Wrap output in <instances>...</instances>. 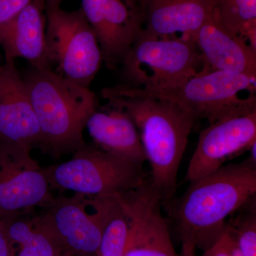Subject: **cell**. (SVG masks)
<instances>
[{
    "label": "cell",
    "mask_w": 256,
    "mask_h": 256,
    "mask_svg": "<svg viewBox=\"0 0 256 256\" xmlns=\"http://www.w3.org/2000/svg\"><path fill=\"white\" fill-rule=\"evenodd\" d=\"M32 149L0 141V220L28 214L55 197Z\"/></svg>",
    "instance_id": "ba28073f"
},
{
    "label": "cell",
    "mask_w": 256,
    "mask_h": 256,
    "mask_svg": "<svg viewBox=\"0 0 256 256\" xmlns=\"http://www.w3.org/2000/svg\"><path fill=\"white\" fill-rule=\"evenodd\" d=\"M45 8V0H33L2 28L0 48L4 50L6 60L23 58L33 68H52L46 55Z\"/></svg>",
    "instance_id": "9a60e30c"
},
{
    "label": "cell",
    "mask_w": 256,
    "mask_h": 256,
    "mask_svg": "<svg viewBox=\"0 0 256 256\" xmlns=\"http://www.w3.org/2000/svg\"><path fill=\"white\" fill-rule=\"evenodd\" d=\"M256 193V164L248 160L224 165L191 182L172 210L182 244V256L205 252L225 230L226 220L246 204Z\"/></svg>",
    "instance_id": "7a4b0ae2"
},
{
    "label": "cell",
    "mask_w": 256,
    "mask_h": 256,
    "mask_svg": "<svg viewBox=\"0 0 256 256\" xmlns=\"http://www.w3.org/2000/svg\"><path fill=\"white\" fill-rule=\"evenodd\" d=\"M40 124L23 78L12 60L0 64V141L40 146Z\"/></svg>",
    "instance_id": "4fadbf2b"
},
{
    "label": "cell",
    "mask_w": 256,
    "mask_h": 256,
    "mask_svg": "<svg viewBox=\"0 0 256 256\" xmlns=\"http://www.w3.org/2000/svg\"><path fill=\"white\" fill-rule=\"evenodd\" d=\"M196 44L203 58V72L222 70L256 78V50L226 31L214 13L200 28Z\"/></svg>",
    "instance_id": "2e32d148"
},
{
    "label": "cell",
    "mask_w": 256,
    "mask_h": 256,
    "mask_svg": "<svg viewBox=\"0 0 256 256\" xmlns=\"http://www.w3.org/2000/svg\"><path fill=\"white\" fill-rule=\"evenodd\" d=\"M256 79L245 74L212 70L202 72L169 88L150 90L134 87L144 95L176 102L196 120L205 119L212 124L256 112V96H240L244 92L254 94Z\"/></svg>",
    "instance_id": "277c9868"
},
{
    "label": "cell",
    "mask_w": 256,
    "mask_h": 256,
    "mask_svg": "<svg viewBox=\"0 0 256 256\" xmlns=\"http://www.w3.org/2000/svg\"><path fill=\"white\" fill-rule=\"evenodd\" d=\"M213 13L226 31L256 50V0H214Z\"/></svg>",
    "instance_id": "ffe728a7"
},
{
    "label": "cell",
    "mask_w": 256,
    "mask_h": 256,
    "mask_svg": "<svg viewBox=\"0 0 256 256\" xmlns=\"http://www.w3.org/2000/svg\"><path fill=\"white\" fill-rule=\"evenodd\" d=\"M229 234L227 230H224L217 242L203 252L202 256H229L228 252Z\"/></svg>",
    "instance_id": "603a6c76"
},
{
    "label": "cell",
    "mask_w": 256,
    "mask_h": 256,
    "mask_svg": "<svg viewBox=\"0 0 256 256\" xmlns=\"http://www.w3.org/2000/svg\"><path fill=\"white\" fill-rule=\"evenodd\" d=\"M214 8V0H149L141 35L196 44L197 34Z\"/></svg>",
    "instance_id": "5bb4252c"
},
{
    "label": "cell",
    "mask_w": 256,
    "mask_h": 256,
    "mask_svg": "<svg viewBox=\"0 0 256 256\" xmlns=\"http://www.w3.org/2000/svg\"><path fill=\"white\" fill-rule=\"evenodd\" d=\"M226 229L233 237L244 256H256V216L255 212L239 216L226 224Z\"/></svg>",
    "instance_id": "44dd1931"
},
{
    "label": "cell",
    "mask_w": 256,
    "mask_h": 256,
    "mask_svg": "<svg viewBox=\"0 0 256 256\" xmlns=\"http://www.w3.org/2000/svg\"><path fill=\"white\" fill-rule=\"evenodd\" d=\"M228 232V230H227ZM229 244H228V252L229 256H244L242 252H240V249L236 244L235 240H234L233 237L229 234Z\"/></svg>",
    "instance_id": "d4e9b609"
},
{
    "label": "cell",
    "mask_w": 256,
    "mask_h": 256,
    "mask_svg": "<svg viewBox=\"0 0 256 256\" xmlns=\"http://www.w3.org/2000/svg\"><path fill=\"white\" fill-rule=\"evenodd\" d=\"M141 1H142V6L144 9V6H146V2H148L149 1V0H141Z\"/></svg>",
    "instance_id": "4316f807"
},
{
    "label": "cell",
    "mask_w": 256,
    "mask_h": 256,
    "mask_svg": "<svg viewBox=\"0 0 256 256\" xmlns=\"http://www.w3.org/2000/svg\"><path fill=\"white\" fill-rule=\"evenodd\" d=\"M47 58L60 75L89 88L100 68L102 56L97 37L84 12L45 8Z\"/></svg>",
    "instance_id": "52a82bcc"
},
{
    "label": "cell",
    "mask_w": 256,
    "mask_h": 256,
    "mask_svg": "<svg viewBox=\"0 0 256 256\" xmlns=\"http://www.w3.org/2000/svg\"><path fill=\"white\" fill-rule=\"evenodd\" d=\"M63 0H45L46 8H60Z\"/></svg>",
    "instance_id": "484cf974"
},
{
    "label": "cell",
    "mask_w": 256,
    "mask_h": 256,
    "mask_svg": "<svg viewBox=\"0 0 256 256\" xmlns=\"http://www.w3.org/2000/svg\"><path fill=\"white\" fill-rule=\"evenodd\" d=\"M32 222L52 238L65 255L97 254L102 228L94 214L88 210L85 196L54 197Z\"/></svg>",
    "instance_id": "8fae6325"
},
{
    "label": "cell",
    "mask_w": 256,
    "mask_h": 256,
    "mask_svg": "<svg viewBox=\"0 0 256 256\" xmlns=\"http://www.w3.org/2000/svg\"><path fill=\"white\" fill-rule=\"evenodd\" d=\"M33 0H0V31Z\"/></svg>",
    "instance_id": "7402d4cb"
},
{
    "label": "cell",
    "mask_w": 256,
    "mask_h": 256,
    "mask_svg": "<svg viewBox=\"0 0 256 256\" xmlns=\"http://www.w3.org/2000/svg\"><path fill=\"white\" fill-rule=\"evenodd\" d=\"M18 216L0 220L5 233L16 248V256H65L50 236L32 218Z\"/></svg>",
    "instance_id": "d6986e66"
},
{
    "label": "cell",
    "mask_w": 256,
    "mask_h": 256,
    "mask_svg": "<svg viewBox=\"0 0 256 256\" xmlns=\"http://www.w3.org/2000/svg\"><path fill=\"white\" fill-rule=\"evenodd\" d=\"M86 128L101 150L140 165L146 161L137 128L124 111L109 105L104 110L97 109Z\"/></svg>",
    "instance_id": "e0dca14e"
},
{
    "label": "cell",
    "mask_w": 256,
    "mask_h": 256,
    "mask_svg": "<svg viewBox=\"0 0 256 256\" xmlns=\"http://www.w3.org/2000/svg\"><path fill=\"white\" fill-rule=\"evenodd\" d=\"M121 64L128 84L150 90L176 86L204 69L196 44L141 34Z\"/></svg>",
    "instance_id": "8992f818"
},
{
    "label": "cell",
    "mask_w": 256,
    "mask_h": 256,
    "mask_svg": "<svg viewBox=\"0 0 256 256\" xmlns=\"http://www.w3.org/2000/svg\"><path fill=\"white\" fill-rule=\"evenodd\" d=\"M0 256H16V248L5 233L0 223Z\"/></svg>",
    "instance_id": "cb8c5ba5"
},
{
    "label": "cell",
    "mask_w": 256,
    "mask_h": 256,
    "mask_svg": "<svg viewBox=\"0 0 256 256\" xmlns=\"http://www.w3.org/2000/svg\"><path fill=\"white\" fill-rule=\"evenodd\" d=\"M23 79L40 124V148L60 158L85 146L82 132L98 109L95 94L50 68L32 67Z\"/></svg>",
    "instance_id": "3957f363"
},
{
    "label": "cell",
    "mask_w": 256,
    "mask_h": 256,
    "mask_svg": "<svg viewBox=\"0 0 256 256\" xmlns=\"http://www.w3.org/2000/svg\"><path fill=\"white\" fill-rule=\"evenodd\" d=\"M101 96L132 120L150 164L151 181L163 201L170 200L196 118L176 102L144 95L129 84L106 88Z\"/></svg>",
    "instance_id": "6da1fadb"
},
{
    "label": "cell",
    "mask_w": 256,
    "mask_h": 256,
    "mask_svg": "<svg viewBox=\"0 0 256 256\" xmlns=\"http://www.w3.org/2000/svg\"><path fill=\"white\" fill-rule=\"evenodd\" d=\"M82 10L110 68L122 64L144 28L141 0H82Z\"/></svg>",
    "instance_id": "30bf717a"
},
{
    "label": "cell",
    "mask_w": 256,
    "mask_h": 256,
    "mask_svg": "<svg viewBox=\"0 0 256 256\" xmlns=\"http://www.w3.org/2000/svg\"></svg>",
    "instance_id": "83f0119b"
},
{
    "label": "cell",
    "mask_w": 256,
    "mask_h": 256,
    "mask_svg": "<svg viewBox=\"0 0 256 256\" xmlns=\"http://www.w3.org/2000/svg\"><path fill=\"white\" fill-rule=\"evenodd\" d=\"M117 196L129 226L124 256H182L161 213L162 196L151 180Z\"/></svg>",
    "instance_id": "9c48e42d"
},
{
    "label": "cell",
    "mask_w": 256,
    "mask_h": 256,
    "mask_svg": "<svg viewBox=\"0 0 256 256\" xmlns=\"http://www.w3.org/2000/svg\"><path fill=\"white\" fill-rule=\"evenodd\" d=\"M68 161L43 168L50 188L86 197L117 196L146 181L142 165L85 146Z\"/></svg>",
    "instance_id": "5b68a950"
},
{
    "label": "cell",
    "mask_w": 256,
    "mask_h": 256,
    "mask_svg": "<svg viewBox=\"0 0 256 256\" xmlns=\"http://www.w3.org/2000/svg\"><path fill=\"white\" fill-rule=\"evenodd\" d=\"M88 206L99 220L102 234L98 256H124L128 220L117 196L85 197Z\"/></svg>",
    "instance_id": "ac0fdd59"
},
{
    "label": "cell",
    "mask_w": 256,
    "mask_h": 256,
    "mask_svg": "<svg viewBox=\"0 0 256 256\" xmlns=\"http://www.w3.org/2000/svg\"><path fill=\"white\" fill-rule=\"evenodd\" d=\"M256 141V112L210 124L202 131L188 164L190 182L214 172L228 160L249 150Z\"/></svg>",
    "instance_id": "7c38bea8"
}]
</instances>
